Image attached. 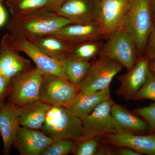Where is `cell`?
<instances>
[{
	"mask_svg": "<svg viewBox=\"0 0 155 155\" xmlns=\"http://www.w3.org/2000/svg\"><path fill=\"white\" fill-rule=\"evenodd\" d=\"M73 21L60 17L48 9L16 17H11L7 24L11 36L28 38L52 34Z\"/></svg>",
	"mask_w": 155,
	"mask_h": 155,
	"instance_id": "1",
	"label": "cell"
},
{
	"mask_svg": "<svg viewBox=\"0 0 155 155\" xmlns=\"http://www.w3.org/2000/svg\"><path fill=\"white\" fill-rule=\"evenodd\" d=\"M52 34L72 44L106 39L96 22L70 23Z\"/></svg>",
	"mask_w": 155,
	"mask_h": 155,
	"instance_id": "15",
	"label": "cell"
},
{
	"mask_svg": "<svg viewBox=\"0 0 155 155\" xmlns=\"http://www.w3.org/2000/svg\"><path fill=\"white\" fill-rule=\"evenodd\" d=\"M110 98V87L94 92L79 91L68 108L74 115L82 120L100 104Z\"/></svg>",
	"mask_w": 155,
	"mask_h": 155,
	"instance_id": "19",
	"label": "cell"
},
{
	"mask_svg": "<svg viewBox=\"0 0 155 155\" xmlns=\"http://www.w3.org/2000/svg\"><path fill=\"white\" fill-rule=\"evenodd\" d=\"M4 1L0 0V27L5 24L7 19V15L2 5Z\"/></svg>",
	"mask_w": 155,
	"mask_h": 155,
	"instance_id": "32",
	"label": "cell"
},
{
	"mask_svg": "<svg viewBox=\"0 0 155 155\" xmlns=\"http://www.w3.org/2000/svg\"><path fill=\"white\" fill-rule=\"evenodd\" d=\"M150 70L155 74V59L149 61Z\"/></svg>",
	"mask_w": 155,
	"mask_h": 155,
	"instance_id": "34",
	"label": "cell"
},
{
	"mask_svg": "<svg viewBox=\"0 0 155 155\" xmlns=\"http://www.w3.org/2000/svg\"><path fill=\"white\" fill-rule=\"evenodd\" d=\"M79 91L78 86L66 78L57 75H44L39 99L51 106L68 107Z\"/></svg>",
	"mask_w": 155,
	"mask_h": 155,
	"instance_id": "7",
	"label": "cell"
},
{
	"mask_svg": "<svg viewBox=\"0 0 155 155\" xmlns=\"http://www.w3.org/2000/svg\"><path fill=\"white\" fill-rule=\"evenodd\" d=\"M153 11L151 0H130L124 18L122 27L134 40L139 58L145 52L155 27Z\"/></svg>",
	"mask_w": 155,
	"mask_h": 155,
	"instance_id": "2",
	"label": "cell"
},
{
	"mask_svg": "<svg viewBox=\"0 0 155 155\" xmlns=\"http://www.w3.org/2000/svg\"><path fill=\"white\" fill-rule=\"evenodd\" d=\"M48 1L50 3L48 10L53 11L57 8L65 0H48Z\"/></svg>",
	"mask_w": 155,
	"mask_h": 155,
	"instance_id": "33",
	"label": "cell"
},
{
	"mask_svg": "<svg viewBox=\"0 0 155 155\" xmlns=\"http://www.w3.org/2000/svg\"><path fill=\"white\" fill-rule=\"evenodd\" d=\"M98 137H88L76 143L73 154L76 155H97L99 151Z\"/></svg>",
	"mask_w": 155,
	"mask_h": 155,
	"instance_id": "26",
	"label": "cell"
},
{
	"mask_svg": "<svg viewBox=\"0 0 155 155\" xmlns=\"http://www.w3.org/2000/svg\"><path fill=\"white\" fill-rule=\"evenodd\" d=\"M99 54L116 61L127 71L133 68L139 58L136 45L133 38L121 27L107 39Z\"/></svg>",
	"mask_w": 155,
	"mask_h": 155,
	"instance_id": "4",
	"label": "cell"
},
{
	"mask_svg": "<svg viewBox=\"0 0 155 155\" xmlns=\"http://www.w3.org/2000/svg\"><path fill=\"white\" fill-rule=\"evenodd\" d=\"M43 52L58 61L70 54L72 45L53 34L27 38Z\"/></svg>",
	"mask_w": 155,
	"mask_h": 155,
	"instance_id": "21",
	"label": "cell"
},
{
	"mask_svg": "<svg viewBox=\"0 0 155 155\" xmlns=\"http://www.w3.org/2000/svg\"><path fill=\"white\" fill-rule=\"evenodd\" d=\"M145 52H146V57L149 61L155 60V26L149 37Z\"/></svg>",
	"mask_w": 155,
	"mask_h": 155,
	"instance_id": "29",
	"label": "cell"
},
{
	"mask_svg": "<svg viewBox=\"0 0 155 155\" xmlns=\"http://www.w3.org/2000/svg\"><path fill=\"white\" fill-rule=\"evenodd\" d=\"M123 67L112 59L100 57L91 63L86 76L78 85L79 90L94 92L110 87L112 80Z\"/></svg>",
	"mask_w": 155,
	"mask_h": 155,
	"instance_id": "6",
	"label": "cell"
},
{
	"mask_svg": "<svg viewBox=\"0 0 155 155\" xmlns=\"http://www.w3.org/2000/svg\"><path fill=\"white\" fill-rule=\"evenodd\" d=\"M19 127L18 107L10 102L4 103L0 107V132L4 154L10 153Z\"/></svg>",
	"mask_w": 155,
	"mask_h": 155,
	"instance_id": "18",
	"label": "cell"
},
{
	"mask_svg": "<svg viewBox=\"0 0 155 155\" xmlns=\"http://www.w3.org/2000/svg\"><path fill=\"white\" fill-rule=\"evenodd\" d=\"M4 101H0V107H1V106L3 104H4Z\"/></svg>",
	"mask_w": 155,
	"mask_h": 155,
	"instance_id": "36",
	"label": "cell"
},
{
	"mask_svg": "<svg viewBox=\"0 0 155 155\" xmlns=\"http://www.w3.org/2000/svg\"><path fill=\"white\" fill-rule=\"evenodd\" d=\"M67 80L78 86L83 80L91 65L89 61H82L67 55L59 61Z\"/></svg>",
	"mask_w": 155,
	"mask_h": 155,
	"instance_id": "22",
	"label": "cell"
},
{
	"mask_svg": "<svg viewBox=\"0 0 155 155\" xmlns=\"http://www.w3.org/2000/svg\"><path fill=\"white\" fill-rule=\"evenodd\" d=\"M143 99L155 102V74L151 71L145 82L137 93L133 100Z\"/></svg>",
	"mask_w": 155,
	"mask_h": 155,
	"instance_id": "27",
	"label": "cell"
},
{
	"mask_svg": "<svg viewBox=\"0 0 155 155\" xmlns=\"http://www.w3.org/2000/svg\"><path fill=\"white\" fill-rule=\"evenodd\" d=\"M103 45L101 40L72 44L70 54L82 61H89L99 54Z\"/></svg>",
	"mask_w": 155,
	"mask_h": 155,
	"instance_id": "24",
	"label": "cell"
},
{
	"mask_svg": "<svg viewBox=\"0 0 155 155\" xmlns=\"http://www.w3.org/2000/svg\"><path fill=\"white\" fill-rule=\"evenodd\" d=\"M118 154L120 155H141L134 150L129 148L121 147L118 150Z\"/></svg>",
	"mask_w": 155,
	"mask_h": 155,
	"instance_id": "31",
	"label": "cell"
},
{
	"mask_svg": "<svg viewBox=\"0 0 155 155\" xmlns=\"http://www.w3.org/2000/svg\"><path fill=\"white\" fill-rule=\"evenodd\" d=\"M149 61L146 56L140 57L133 68L119 75L118 80L120 84L116 91L117 95L127 100L134 99L149 74Z\"/></svg>",
	"mask_w": 155,
	"mask_h": 155,
	"instance_id": "11",
	"label": "cell"
},
{
	"mask_svg": "<svg viewBox=\"0 0 155 155\" xmlns=\"http://www.w3.org/2000/svg\"><path fill=\"white\" fill-rule=\"evenodd\" d=\"M114 101L111 98L100 104L82 120L89 137L104 136L114 133L111 108Z\"/></svg>",
	"mask_w": 155,
	"mask_h": 155,
	"instance_id": "12",
	"label": "cell"
},
{
	"mask_svg": "<svg viewBox=\"0 0 155 155\" xmlns=\"http://www.w3.org/2000/svg\"><path fill=\"white\" fill-rule=\"evenodd\" d=\"M5 4L11 17L20 16L42 9H48L50 5L48 0H7Z\"/></svg>",
	"mask_w": 155,
	"mask_h": 155,
	"instance_id": "23",
	"label": "cell"
},
{
	"mask_svg": "<svg viewBox=\"0 0 155 155\" xmlns=\"http://www.w3.org/2000/svg\"><path fill=\"white\" fill-rule=\"evenodd\" d=\"M104 136L112 145L129 148L142 155H155V133L145 135L112 133Z\"/></svg>",
	"mask_w": 155,
	"mask_h": 155,
	"instance_id": "17",
	"label": "cell"
},
{
	"mask_svg": "<svg viewBox=\"0 0 155 155\" xmlns=\"http://www.w3.org/2000/svg\"><path fill=\"white\" fill-rule=\"evenodd\" d=\"M41 130L54 140L69 139L77 143L89 137L82 120L67 107L52 106Z\"/></svg>",
	"mask_w": 155,
	"mask_h": 155,
	"instance_id": "3",
	"label": "cell"
},
{
	"mask_svg": "<svg viewBox=\"0 0 155 155\" xmlns=\"http://www.w3.org/2000/svg\"><path fill=\"white\" fill-rule=\"evenodd\" d=\"M44 75L36 67L20 72L11 79L9 102L17 107L39 100L40 89Z\"/></svg>",
	"mask_w": 155,
	"mask_h": 155,
	"instance_id": "5",
	"label": "cell"
},
{
	"mask_svg": "<svg viewBox=\"0 0 155 155\" xmlns=\"http://www.w3.org/2000/svg\"><path fill=\"white\" fill-rule=\"evenodd\" d=\"M42 130L20 126L14 145L22 155H41L53 141Z\"/></svg>",
	"mask_w": 155,
	"mask_h": 155,
	"instance_id": "13",
	"label": "cell"
},
{
	"mask_svg": "<svg viewBox=\"0 0 155 155\" xmlns=\"http://www.w3.org/2000/svg\"><path fill=\"white\" fill-rule=\"evenodd\" d=\"M133 112L147 122L150 134L155 133V102L147 107L134 109Z\"/></svg>",
	"mask_w": 155,
	"mask_h": 155,
	"instance_id": "28",
	"label": "cell"
},
{
	"mask_svg": "<svg viewBox=\"0 0 155 155\" xmlns=\"http://www.w3.org/2000/svg\"><path fill=\"white\" fill-rule=\"evenodd\" d=\"M19 52L10 34H5L0 44V74L11 79L32 67L30 61L22 57Z\"/></svg>",
	"mask_w": 155,
	"mask_h": 155,
	"instance_id": "9",
	"label": "cell"
},
{
	"mask_svg": "<svg viewBox=\"0 0 155 155\" xmlns=\"http://www.w3.org/2000/svg\"><path fill=\"white\" fill-rule=\"evenodd\" d=\"M11 85V79L0 74V101H4L8 97Z\"/></svg>",
	"mask_w": 155,
	"mask_h": 155,
	"instance_id": "30",
	"label": "cell"
},
{
	"mask_svg": "<svg viewBox=\"0 0 155 155\" xmlns=\"http://www.w3.org/2000/svg\"><path fill=\"white\" fill-rule=\"evenodd\" d=\"M53 12L75 23L96 22V0H65Z\"/></svg>",
	"mask_w": 155,
	"mask_h": 155,
	"instance_id": "14",
	"label": "cell"
},
{
	"mask_svg": "<svg viewBox=\"0 0 155 155\" xmlns=\"http://www.w3.org/2000/svg\"><path fill=\"white\" fill-rule=\"evenodd\" d=\"M114 133H143L148 130V125L141 117L125 107L114 103L111 108Z\"/></svg>",
	"mask_w": 155,
	"mask_h": 155,
	"instance_id": "16",
	"label": "cell"
},
{
	"mask_svg": "<svg viewBox=\"0 0 155 155\" xmlns=\"http://www.w3.org/2000/svg\"><path fill=\"white\" fill-rule=\"evenodd\" d=\"M76 142L71 140H56L43 152L41 155H66L74 153Z\"/></svg>",
	"mask_w": 155,
	"mask_h": 155,
	"instance_id": "25",
	"label": "cell"
},
{
	"mask_svg": "<svg viewBox=\"0 0 155 155\" xmlns=\"http://www.w3.org/2000/svg\"><path fill=\"white\" fill-rule=\"evenodd\" d=\"M151 1L152 4L153 8L154 11L155 12V0H151Z\"/></svg>",
	"mask_w": 155,
	"mask_h": 155,
	"instance_id": "35",
	"label": "cell"
},
{
	"mask_svg": "<svg viewBox=\"0 0 155 155\" xmlns=\"http://www.w3.org/2000/svg\"><path fill=\"white\" fill-rule=\"evenodd\" d=\"M130 0H96V22L106 39L122 27Z\"/></svg>",
	"mask_w": 155,
	"mask_h": 155,
	"instance_id": "8",
	"label": "cell"
},
{
	"mask_svg": "<svg viewBox=\"0 0 155 155\" xmlns=\"http://www.w3.org/2000/svg\"><path fill=\"white\" fill-rule=\"evenodd\" d=\"M11 37L17 49L29 57L43 75H57L66 78L59 61L43 52L28 39L19 37Z\"/></svg>",
	"mask_w": 155,
	"mask_h": 155,
	"instance_id": "10",
	"label": "cell"
},
{
	"mask_svg": "<svg viewBox=\"0 0 155 155\" xmlns=\"http://www.w3.org/2000/svg\"><path fill=\"white\" fill-rule=\"evenodd\" d=\"M51 107L39 100L18 107L19 125L29 129H41Z\"/></svg>",
	"mask_w": 155,
	"mask_h": 155,
	"instance_id": "20",
	"label": "cell"
},
{
	"mask_svg": "<svg viewBox=\"0 0 155 155\" xmlns=\"http://www.w3.org/2000/svg\"><path fill=\"white\" fill-rule=\"evenodd\" d=\"M154 25L155 26V12L154 14Z\"/></svg>",
	"mask_w": 155,
	"mask_h": 155,
	"instance_id": "37",
	"label": "cell"
}]
</instances>
